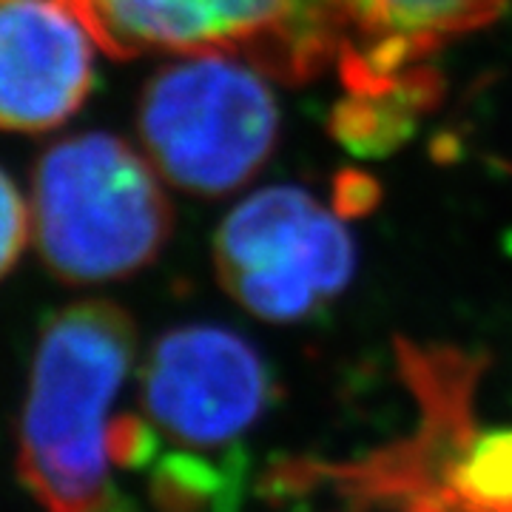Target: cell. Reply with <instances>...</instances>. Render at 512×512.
<instances>
[{
	"instance_id": "cell-6",
	"label": "cell",
	"mask_w": 512,
	"mask_h": 512,
	"mask_svg": "<svg viewBox=\"0 0 512 512\" xmlns=\"http://www.w3.org/2000/svg\"><path fill=\"white\" fill-rule=\"evenodd\" d=\"M274 373L259 350L220 325L165 333L143 367L140 399L157 441L194 450L237 444L274 404Z\"/></svg>"
},
{
	"instance_id": "cell-7",
	"label": "cell",
	"mask_w": 512,
	"mask_h": 512,
	"mask_svg": "<svg viewBox=\"0 0 512 512\" xmlns=\"http://www.w3.org/2000/svg\"><path fill=\"white\" fill-rule=\"evenodd\" d=\"M66 0H0V128L46 131L94 86V40Z\"/></svg>"
},
{
	"instance_id": "cell-12",
	"label": "cell",
	"mask_w": 512,
	"mask_h": 512,
	"mask_svg": "<svg viewBox=\"0 0 512 512\" xmlns=\"http://www.w3.org/2000/svg\"><path fill=\"white\" fill-rule=\"evenodd\" d=\"M336 211L345 214H362L373 202L379 200V188L370 183L362 174H345L336 183Z\"/></svg>"
},
{
	"instance_id": "cell-9",
	"label": "cell",
	"mask_w": 512,
	"mask_h": 512,
	"mask_svg": "<svg viewBox=\"0 0 512 512\" xmlns=\"http://www.w3.org/2000/svg\"><path fill=\"white\" fill-rule=\"evenodd\" d=\"M439 89L433 66L419 63L384 89L348 92L330 114V131L353 154L384 157L413 137L421 111L436 103Z\"/></svg>"
},
{
	"instance_id": "cell-2",
	"label": "cell",
	"mask_w": 512,
	"mask_h": 512,
	"mask_svg": "<svg viewBox=\"0 0 512 512\" xmlns=\"http://www.w3.org/2000/svg\"><path fill=\"white\" fill-rule=\"evenodd\" d=\"M171 222L154 168L114 134H77L37 160L32 231L63 282L97 285L143 271L165 248Z\"/></svg>"
},
{
	"instance_id": "cell-11",
	"label": "cell",
	"mask_w": 512,
	"mask_h": 512,
	"mask_svg": "<svg viewBox=\"0 0 512 512\" xmlns=\"http://www.w3.org/2000/svg\"><path fill=\"white\" fill-rule=\"evenodd\" d=\"M29 211L18 185L0 168V279L12 271L29 237Z\"/></svg>"
},
{
	"instance_id": "cell-1",
	"label": "cell",
	"mask_w": 512,
	"mask_h": 512,
	"mask_svg": "<svg viewBox=\"0 0 512 512\" xmlns=\"http://www.w3.org/2000/svg\"><path fill=\"white\" fill-rule=\"evenodd\" d=\"M134 356V319L106 299L63 308L40 333L18 476L43 512H131L114 484V402Z\"/></svg>"
},
{
	"instance_id": "cell-10",
	"label": "cell",
	"mask_w": 512,
	"mask_h": 512,
	"mask_svg": "<svg viewBox=\"0 0 512 512\" xmlns=\"http://www.w3.org/2000/svg\"><path fill=\"white\" fill-rule=\"evenodd\" d=\"M402 512H512V427H470L441 461L433 490Z\"/></svg>"
},
{
	"instance_id": "cell-4",
	"label": "cell",
	"mask_w": 512,
	"mask_h": 512,
	"mask_svg": "<svg viewBox=\"0 0 512 512\" xmlns=\"http://www.w3.org/2000/svg\"><path fill=\"white\" fill-rule=\"evenodd\" d=\"M111 57L242 55L279 80H311L339 60L336 0H66Z\"/></svg>"
},
{
	"instance_id": "cell-8",
	"label": "cell",
	"mask_w": 512,
	"mask_h": 512,
	"mask_svg": "<svg viewBox=\"0 0 512 512\" xmlns=\"http://www.w3.org/2000/svg\"><path fill=\"white\" fill-rule=\"evenodd\" d=\"M512 0H336L348 92L379 89L424 63L441 43L501 18Z\"/></svg>"
},
{
	"instance_id": "cell-3",
	"label": "cell",
	"mask_w": 512,
	"mask_h": 512,
	"mask_svg": "<svg viewBox=\"0 0 512 512\" xmlns=\"http://www.w3.org/2000/svg\"><path fill=\"white\" fill-rule=\"evenodd\" d=\"M140 140L165 180L197 197L231 194L268 163L279 106L268 83L225 52L188 55L140 94Z\"/></svg>"
},
{
	"instance_id": "cell-5",
	"label": "cell",
	"mask_w": 512,
	"mask_h": 512,
	"mask_svg": "<svg viewBox=\"0 0 512 512\" xmlns=\"http://www.w3.org/2000/svg\"><path fill=\"white\" fill-rule=\"evenodd\" d=\"M225 291L268 322H302L348 288L356 254L342 214L279 185L242 200L214 239Z\"/></svg>"
}]
</instances>
